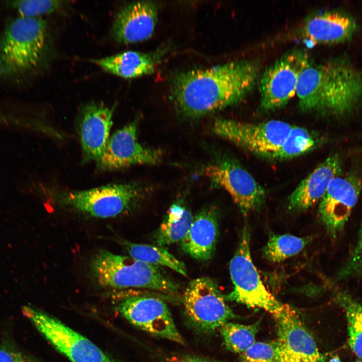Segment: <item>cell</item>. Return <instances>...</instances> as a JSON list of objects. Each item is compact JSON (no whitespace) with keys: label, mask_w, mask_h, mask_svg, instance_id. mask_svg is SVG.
<instances>
[{"label":"cell","mask_w":362,"mask_h":362,"mask_svg":"<svg viewBox=\"0 0 362 362\" xmlns=\"http://www.w3.org/2000/svg\"><path fill=\"white\" fill-rule=\"evenodd\" d=\"M357 237L358 239L362 242V221L358 231Z\"/></svg>","instance_id":"obj_32"},{"label":"cell","mask_w":362,"mask_h":362,"mask_svg":"<svg viewBox=\"0 0 362 362\" xmlns=\"http://www.w3.org/2000/svg\"><path fill=\"white\" fill-rule=\"evenodd\" d=\"M0 362H40L21 350L12 342L4 340L0 344Z\"/></svg>","instance_id":"obj_30"},{"label":"cell","mask_w":362,"mask_h":362,"mask_svg":"<svg viewBox=\"0 0 362 362\" xmlns=\"http://www.w3.org/2000/svg\"><path fill=\"white\" fill-rule=\"evenodd\" d=\"M21 311L42 336L71 362H119L57 318L30 305Z\"/></svg>","instance_id":"obj_7"},{"label":"cell","mask_w":362,"mask_h":362,"mask_svg":"<svg viewBox=\"0 0 362 362\" xmlns=\"http://www.w3.org/2000/svg\"><path fill=\"white\" fill-rule=\"evenodd\" d=\"M356 362H362V359H359Z\"/></svg>","instance_id":"obj_34"},{"label":"cell","mask_w":362,"mask_h":362,"mask_svg":"<svg viewBox=\"0 0 362 362\" xmlns=\"http://www.w3.org/2000/svg\"><path fill=\"white\" fill-rule=\"evenodd\" d=\"M116 107L91 102L79 112L76 129L85 161L98 162L101 158L110 137Z\"/></svg>","instance_id":"obj_17"},{"label":"cell","mask_w":362,"mask_h":362,"mask_svg":"<svg viewBox=\"0 0 362 362\" xmlns=\"http://www.w3.org/2000/svg\"><path fill=\"white\" fill-rule=\"evenodd\" d=\"M292 127L278 120L251 123L218 119L214 122L212 130L216 135L244 150L271 159Z\"/></svg>","instance_id":"obj_8"},{"label":"cell","mask_w":362,"mask_h":362,"mask_svg":"<svg viewBox=\"0 0 362 362\" xmlns=\"http://www.w3.org/2000/svg\"><path fill=\"white\" fill-rule=\"evenodd\" d=\"M337 299L345 313L349 346L359 359H362V302L343 293H339Z\"/></svg>","instance_id":"obj_25"},{"label":"cell","mask_w":362,"mask_h":362,"mask_svg":"<svg viewBox=\"0 0 362 362\" xmlns=\"http://www.w3.org/2000/svg\"><path fill=\"white\" fill-rule=\"evenodd\" d=\"M194 217L180 204L172 205L157 230L155 239L159 246L182 241L188 234Z\"/></svg>","instance_id":"obj_23"},{"label":"cell","mask_w":362,"mask_h":362,"mask_svg":"<svg viewBox=\"0 0 362 362\" xmlns=\"http://www.w3.org/2000/svg\"><path fill=\"white\" fill-rule=\"evenodd\" d=\"M273 316L277 330V362H327L292 307L286 304Z\"/></svg>","instance_id":"obj_11"},{"label":"cell","mask_w":362,"mask_h":362,"mask_svg":"<svg viewBox=\"0 0 362 362\" xmlns=\"http://www.w3.org/2000/svg\"><path fill=\"white\" fill-rule=\"evenodd\" d=\"M169 49L164 46L149 53L127 51L91 61L106 72L133 78L153 73Z\"/></svg>","instance_id":"obj_20"},{"label":"cell","mask_w":362,"mask_h":362,"mask_svg":"<svg viewBox=\"0 0 362 362\" xmlns=\"http://www.w3.org/2000/svg\"><path fill=\"white\" fill-rule=\"evenodd\" d=\"M137 120L117 130L110 137L104 153L97 163L104 170H116L135 165L159 163L161 150L149 148L137 140Z\"/></svg>","instance_id":"obj_13"},{"label":"cell","mask_w":362,"mask_h":362,"mask_svg":"<svg viewBox=\"0 0 362 362\" xmlns=\"http://www.w3.org/2000/svg\"><path fill=\"white\" fill-rule=\"evenodd\" d=\"M328 362H341L340 358L337 356H334L330 359Z\"/></svg>","instance_id":"obj_33"},{"label":"cell","mask_w":362,"mask_h":362,"mask_svg":"<svg viewBox=\"0 0 362 362\" xmlns=\"http://www.w3.org/2000/svg\"><path fill=\"white\" fill-rule=\"evenodd\" d=\"M322 140L303 127L293 126L288 136L271 159L285 160L307 153L317 147Z\"/></svg>","instance_id":"obj_24"},{"label":"cell","mask_w":362,"mask_h":362,"mask_svg":"<svg viewBox=\"0 0 362 362\" xmlns=\"http://www.w3.org/2000/svg\"><path fill=\"white\" fill-rule=\"evenodd\" d=\"M217 209L211 207L194 217L191 228L181 241L183 250L200 260L211 258L218 234Z\"/></svg>","instance_id":"obj_21"},{"label":"cell","mask_w":362,"mask_h":362,"mask_svg":"<svg viewBox=\"0 0 362 362\" xmlns=\"http://www.w3.org/2000/svg\"><path fill=\"white\" fill-rule=\"evenodd\" d=\"M310 64L306 51L294 49L267 68L259 80L260 109L273 111L286 105L296 95L299 77Z\"/></svg>","instance_id":"obj_9"},{"label":"cell","mask_w":362,"mask_h":362,"mask_svg":"<svg viewBox=\"0 0 362 362\" xmlns=\"http://www.w3.org/2000/svg\"><path fill=\"white\" fill-rule=\"evenodd\" d=\"M66 2L57 0H24L13 1L10 5L20 17L38 18L60 11L67 5Z\"/></svg>","instance_id":"obj_28"},{"label":"cell","mask_w":362,"mask_h":362,"mask_svg":"<svg viewBox=\"0 0 362 362\" xmlns=\"http://www.w3.org/2000/svg\"><path fill=\"white\" fill-rule=\"evenodd\" d=\"M296 95L303 111L349 114L362 101V70L342 57L310 64L299 77Z\"/></svg>","instance_id":"obj_2"},{"label":"cell","mask_w":362,"mask_h":362,"mask_svg":"<svg viewBox=\"0 0 362 362\" xmlns=\"http://www.w3.org/2000/svg\"><path fill=\"white\" fill-rule=\"evenodd\" d=\"M342 159L333 154L319 164L304 178L288 198L290 209L305 210L322 199L329 186L335 177L340 175Z\"/></svg>","instance_id":"obj_19"},{"label":"cell","mask_w":362,"mask_h":362,"mask_svg":"<svg viewBox=\"0 0 362 362\" xmlns=\"http://www.w3.org/2000/svg\"><path fill=\"white\" fill-rule=\"evenodd\" d=\"M50 44L48 26L42 18L19 16L11 21L0 37V78L36 71L45 61Z\"/></svg>","instance_id":"obj_3"},{"label":"cell","mask_w":362,"mask_h":362,"mask_svg":"<svg viewBox=\"0 0 362 362\" xmlns=\"http://www.w3.org/2000/svg\"><path fill=\"white\" fill-rule=\"evenodd\" d=\"M186 315L197 329L213 332L235 316L216 283L208 277L191 281L183 297Z\"/></svg>","instance_id":"obj_10"},{"label":"cell","mask_w":362,"mask_h":362,"mask_svg":"<svg viewBox=\"0 0 362 362\" xmlns=\"http://www.w3.org/2000/svg\"><path fill=\"white\" fill-rule=\"evenodd\" d=\"M114 240L121 245L130 257L152 265H162L187 276L184 263L162 246L138 244L129 242L120 237Z\"/></svg>","instance_id":"obj_22"},{"label":"cell","mask_w":362,"mask_h":362,"mask_svg":"<svg viewBox=\"0 0 362 362\" xmlns=\"http://www.w3.org/2000/svg\"><path fill=\"white\" fill-rule=\"evenodd\" d=\"M117 309L124 318L140 329L156 336L185 344L167 305L161 300L147 296H127L119 302Z\"/></svg>","instance_id":"obj_12"},{"label":"cell","mask_w":362,"mask_h":362,"mask_svg":"<svg viewBox=\"0 0 362 362\" xmlns=\"http://www.w3.org/2000/svg\"><path fill=\"white\" fill-rule=\"evenodd\" d=\"M92 277L101 287L146 288L173 293L178 285L156 266L105 249L98 250L89 263Z\"/></svg>","instance_id":"obj_4"},{"label":"cell","mask_w":362,"mask_h":362,"mask_svg":"<svg viewBox=\"0 0 362 362\" xmlns=\"http://www.w3.org/2000/svg\"><path fill=\"white\" fill-rule=\"evenodd\" d=\"M310 241L309 237L273 234L263 250V255L270 262H281L299 253Z\"/></svg>","instance_id":"obj_26"},{"label":"cell","mask_w":362,"mask_h":362,"mask_svg":"<svg viewBox=\"0 0 362 362\" xmlns=\"http://www.w3.org/2000/svg\"><path fill=\"white\" fill-rule=\"evenodd\" d=\"M220 330L226 347L241 354L255 342L258 323L244 325L228 322Z\"/></svg>","instance_id":"obj_27"},{"label":"cell","mask_w":362,"mask_h":362,"mask_svg":"<svg viewBox=\"0 0 362 362\" xmlns=\"http://www.w3.org/2000/svg\"><path fill=\"white\" fill-rule=\"evenodd\" d=\"M240 354L241 362H277L275 342H255Z\"/></svg>","instance_id":"obj_29"},{"label":"cell","mask_w":362,"mask_h":362,"mask_svg":"<svg viewBox=\"0 0 362 362\" xmlns=\"http://www.w3.org/2000/svg\"><path fill=\"white\" fill-rule=\"evenodd\" d=\"M158 7L152 1L133 2L124 6L113 22L112 35L120 44L146 40L154 32L158 18Z\"/></svg>","instance_id":"obj_18"},{"label":"cell","mask_w":362,"mask_h":362,"mask_svg":"<svg viewBox=\"0 0 362 362\" xmlns=\"http://www.w3.org/2000/svg\"><path fill=\"white\" fill-rule=\"evenodd\" d=\"M361 190L362 179L356 174L340 175L331 182L318 211L330 234L336 236L343 230Z\"/></svg>","instance_id":"obj_16"},{"label":"cell","mask_w":362,"mask_h":362,"mask_svg":"<svg viewBox=\"0 0 362 362\" xmlns=\"http://www.w3.org/2000/svg\"><path fill=\"white\" fill-rule=\"evenodd\" d=\"M229 270L234 287L225 297L227 300L263 309L273 316L284 309L286 304L278 300L266 288L252 261L247 225L242 231L238 247L230 262Z\"/></svg>","instance_id":"obj_6"},{"label":"cell","mask_w":362,"mask_h":362,"mask_svg":"<svg viewBox=\"0 0 362 362\" xmlns=\"http://www.w3.org/2000/svg\"><path fill=\"white\" fill-rule=\"evenodd\" d=\"M357 26L352 17L338 11L313 14L289 30L286 39H299L312 44H331L349 40Z\"/></svg>","instance_id":"obj_15"},{"label":"cell","mask_w":362,"mask_h":362,"mask_svg":"<svg viewBox=\"0 0 362 362\" xmlns=\"http://www.w3.org/2000/svg\"><path fill=\"white\" fill-rule=\"evenodd\" d=\"M144 188L134 183H113L84 190L52 193L60 207L86 217L106 219L129 211L144 195Z\"/></svg>","instance_id":"obj_5"},{"label":"cell","mask_w":362,"mask_h":362,"mask_svg":"<svg viewBox=\"0 0 362 362\" xmlns=\"http://www.w3.org/2000/svg\"><path fill=\"white\" fill-rule=\"evenodd\" d=\"M259 75L258 63L246 59L178 72L171 79V99L181 115L197 119L242 101Z\"/></svg>","instance_id":"obj_1"},{"label":"cell","mask_w":362,"mask_h":362,"mask_svg":"<svg viewBox=\"0 0 362 362\" xmlns=\"http://www.w3.org/2000/svg\"><path fill=\"white\" fill-rule=\"evenodd\" d=\"M167 362H214L205 358L192 355H178L169 358Z\"/></svg>","instance_id":"obj_31"},{"label":"cell","mask_w":362,"mask_h":362,"mask_svg":"<svg viewBox=\"0 0 362 362\" xmlns=\"http://www.w3.org/2000/svg\"><path fill=\"white\" fill-rule=\"evenodd\" d=\"M204 172L215 185L229 194L244 214L258 208L264 200V189L247 171L232 161L210 164Z\"/></svg>","instance_id":"obj_14"}]
</instances>
